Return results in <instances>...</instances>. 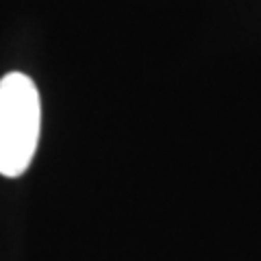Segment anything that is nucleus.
I'll return each instance as SVG.
<instances>
[{
    "mask_svg": "<svg viewBox=\"0 0 261 261\" xmlns=\"http://www.w3.org/2000/svg\"><path fill=\"white\" fill-rule=\"evenodd\" d=\"M42 100L24 72L0 79V174L18 178L29 170L39 144Z\"/></svg>",
    "mask_w": 261,
    "mask_h": 261,
    "instance_id": "f257e3e1",
    "label": "nucleus"
}]
</instances>
